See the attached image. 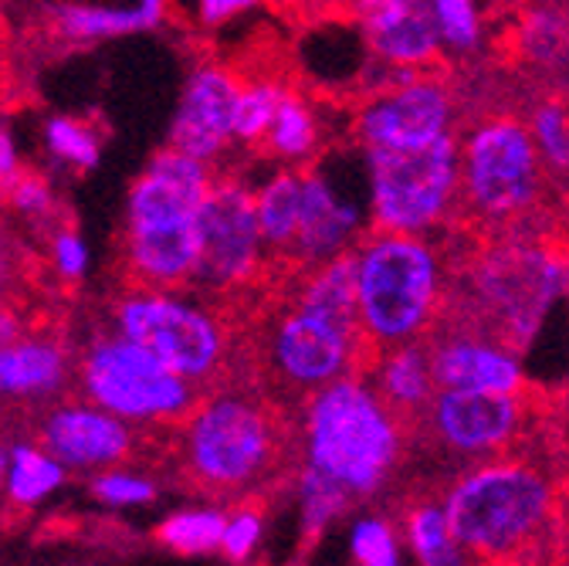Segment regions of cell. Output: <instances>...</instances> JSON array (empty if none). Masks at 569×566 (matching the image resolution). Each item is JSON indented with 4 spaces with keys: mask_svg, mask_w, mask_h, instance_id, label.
<instances>
[{
    "mask_svg": "<svg viewBox=\"0 0 569 566\" xmlns=\"http://www.w3.org/2000/svg\"><path fill=\"white\" fill-rule=\"evenodd\" d=\"M258 360L274 390L299 404L336 380L367 374L373 349L356 319L349 255L292 275V292L261 332Z\"/></svg>",
    "mask_w": 569,
    "mask_h": 566,
    "instance_id": "6da1fadb",
    "label": "cell"
},
{
    "mask_svg": "<svg viewBox=\"0 0 569 566\" xmlns=\"http://www.w3.org/2000/svg\"><path fill=\"white\" fill-rule=\"evenodd\" d=\"M173 441L187 481L210 503L254 499L289 468L296 448L292 420L281 407L234 380L203 390L173 428Z\"/></svg>",
    "mask_w": 569,
    "mask_h": 566,
    "instance_id": "7a4b0ae2",
    "label": "cell"
},
{
    "mask_svg": "<svg viewBox=\"0 0 569 566\" xmlns=\"http://www.w3.org/2000/svg\"><path fill=\"white\" fill-rule=\"evenodd\" d=\"M292 435L299 465L363 506L393 488L413 441L410 428L377 397L363 374L309 394L299 404Z\"/></svg>",
    "mask_w": 569,
    "mask_h": 566,
    "instance_id": "3957f363",
    "label": "cell"
},
{
    "mask_svg": "<svg viewBox=\"0 0 569 566\" xmlns=\"http://www.w3.org/2000/svg\"><path fill=\"white\" fill-rule=\"evenodd\" d=\"M569 296V255L532 231L488 235L465 265V289L448 286L445 322L468 326L516 357L536 342Z\"/></svg>",
    "mask_w": 569,
    "mask_h": 566,
    "instance_id": "277c9868",
    "label": "cell"
},
{
    "mask_svg": "<svg viewBox=\"0 0 569 566\" xmlns=\"http://www.w3.org/2000/svg\"><path fill=\"white\" fill-rule=\"evenodd\" d=\"M438 503L475 566H519L552 533L559 488L539 461L502 455L461 468Z\"/></svg>",
    "mask_w": 569,
    "mask_h": 566,
    "instance_id": "5b68a950",
    "label": "cell"
},
{
    "mask_svg": "<svg viewBox=\"0 0 569 566\" xmlns=\"http://www.w3.org/2000/svg\"><path fill=\"white\" fill-rule=\"evenodd\" d=\"M213 167L170 147L153 153L129 187L122 215L126 286L180 292L197 271V218L213 183Z\"/></svg>",
    "mask_w": 569,
    "mask_h": 566,
    "instance_id": "8992f818",
    "label": "cell"
},
{
    "mask_svg": "<svg viewBox=\"0 0 569 566\" xmlns=\"http://www.w3.org/2000/svg\"><path fill=\"white\" fill-rule=\"evenodd\" d=\"M356 319L373 352L423 342L445 316L451 261L431 238L367 231L349 251Z\"/></svg>",
    "mask_w": 569,
    "mask_h": 566,
    "instance_id": "52a82bcc",
    "label": "cell"
},
{
    "mask_svg": "<svg viewBox=\"0 0 569 566\" xmlns=\"http://www.w3.org/2000/svg\"><path fill=\"white\" fill-rule=\"evenodd\" d=\"M546 190L549 173L526 119L498 112L458 132V221L485 235L529 231Z\"/></svg>",
    "mask_w": 569,
    "mask_h": 566,
    "instance_id": "ba28073f",
    "label": "cell"
},
{
    "mask_svg": "<svg viewBox=\"0 0 569 566\" xmlns=\"http://www.w3.org/2000/svg\"><path fill=\"white\" fill-rule=\"evenodd\" d=\"M109 332L147 349L170 374L200 394L228 384L234 367L231 319L197 292H163L126 286L109 306Z\"/></svg>",
    "mask_w": 569,
    "mask_h": 566,
    "instance_id": "9c48e42d",
    "label": "cell"
},
{
    "mask_svg": "<svg viewBox=\"0 0 569 566\" xmlns=\"http://www.w3.org/2000/svg\"><path fill=\"white\" fill-rule=\"evenodd\" d=\"M82 400L112 414L129 428H177L193 410L200 390L170 374L147 349L116 332H96L76 357Z\"/></svg>",
    "mask_w": 569,
    "mask_h": 566,
    "instance_id": "30bf717a",
    "label": "cell"
},
{
    "mask_svg": "<svg viewBox=\"0 0 569 566\" xmlns=\"http://www.w3.org/2000/svg\"><path fill=\"white\" fill-rule=\"evenodd\" d=\"M360 153L370 231L435 238L458 221V136L423 153Z\"/></svg>",
    "mask_w": 569,
    "mask_h": 566,
    "instance_id": "8fae6325",
    "label": "cell"
},
{
    "mask_svg": "<svg viewBox=\"0 0 569 566\" xmlns=\"http://www.w3.org/2000/svg\"><path fill=\"white\" fill-rule=\"evenodd\" d=\"M268 255L254 221L251 183L238 173H213L197 218V271L200 299L221 306L224 299L248 296L268 275Z\"/></svg>",
    "mask_w": 569,
    "mask_h": 566,
    "instance_id": "7c38bea8",
    "label": "cell"
},
{
    "mask_svg": "<svg viewBox=\"0 0 569 566\" xmlns=\"http://www.w3.org/2000/svg\"><path fill=\"white\" fill-rule=\"evenodd\" d=\"M352 147L367 153H423L458 136V96L435 72H387L352 112Z\"/></svg>",
    "mask_w": 569,
    "mask_h": 566,
    "instance_id": "4fadbf2b",
    "label": "cell"
},
{
    "mask_svg": "<svg viewBox=\"0 0 569 566\" xmlns=\"http://www.w3.org/2000/svg\"><path fill=\"white\" fill-rule=\"evenodd\" d=\"M356 173H363V153L349 173L339 170V153H322L312 167L299 170V231L289 261H284V268H292V275L346 258L370 231L367 183L356 187Z\"/></svg>",
    "mask_w": 569,
    "mask_h": 566,
    "instance_id": "5bb4252c",
    "label": "cell"
},
{
    "mask_svg": "<svg viewBox=\"0 0 569 566\" xmlns=\"http://www.w3.org/2000/svg\"><path fill=\"white\" fill-rule=\"evenodd\" d=\"M529 428V400L502 394H461L438 390L413 424V441L431 445L435 451L478 465L488 458L509 455Z\"/></svg>",
    "mask_w": 569,
    "mask_h": 566,
    "instance_id": "9a60e30c",
    "label": "cell"
},
{
    "mask_svg": "<svg viewBox=\"0 0 569 566\" xmlns=\"http://www.w3.org/2000/svg\"><path fill=\"white\" fill-rule=\"evenodd\" d=\"M241 92V72L221 58L200 61L180 92L167 147L218 170L234 150V102Z\"/></svg>",
    "mask_w": 569,
    "mask_h": 566,
    "instance_id": "2e32d148",
    "label": "cell"
},
{
    "mask_svg": "<svg viewBox=\"0 0 569 566\" xmlns=\"http://www.w3.org/2000/svg\"><path fill=\"white\" fill-rule=\"evenodd\" d=\"M38 445L64 468L99 475L109 468H122L136 458L139 431L99 410L96 404L71 397L51 404L38 420Z\"/></svg>",
    "mask_w": 569,
    "mask_h": 566,
    "instance_id": "e0dca14e",
    "label": "cell"
},
{
    "mask_svg": "<svg viewBox=\"0 0 569 566\" xmlns=\"http://www.w3.org/2000/svg\"><path fill=\"white\" fill-rule=\"evenodd\" d=\"M431 377L438 390H461V394H502L522 397L529 390V374L522 357L502 342H495L468 326L438 322L435 332L423 339Z\"/></svg>",
    "mask_w": 569,
    "mask_h": 566,
    "instance_id": "ac0fdd59",
    "label": "cell"
},
{
    "mask_svg": "<svg viewBox=\"0 0 569 566\" xmlns=\"http://www.w3.org/2000/svg\"><path fill=\"white\" fill-rule=\"evenodd\" d=\"M352 24L367 54L387 72H435L441 44L431 21V0H370L352 8Z\"/></svg>",
    "mask_w": 569,
    "mask_h": 566,
    "instance_id": "d6986e66",
    "label": "cell"
},
{
    "mask_svg": "<svg viewBox=\"0 0 569 566\" xmlns=\"http://www.w3.org/2000/svg\"><path fill=\"white\" fill-rule=\"evenodd\" d=\"M41 14L54 41L96 44L126 34L157 31L170 18V8L163 0H132V4H44Z\"/></svg>",
    "mask_w": 569,
    "mask_h": 566,
    "instance_id": "ffe728a7",
    "label": "cell"
},
{
    "mask_svg": "<svg viewBox=\"0 0 569 566\" xmlns=\"http://www.w3.org/2000/svg\"><path fill=\"white\" fill-rule=\"evenodd\" d=\"M76 377V357L54 336L28 332L0 346V400H48Z\"/></svg>",
    "mask_w": 569,
    "mask_h": 566,
    "instance_id": "44dd1931",
    "label": "cell"
},
{
    "mask_svg": "<svg viewBox=\"0 0 569 566\" xmlns=\"http://www.w3.org/2000/svg\"><path fill=\"white\" fill-rule=\"evenodd\" d=\"M363 377L370 380L377 397L407 424L410 431H413L417 417L423 414V407L431 404V397L438 394L423 342H407V346L373 352V360H370Z\"/></svg>",
    "mask_w": 569,
    "mask_h": 566,
    "instance_id": "7402d4cb",
    "label": "cell"
},
{
    "mask_svg": "<svg viewBox=\"0 0 569 566\" xmlns=\"http://www.w3.org/2000/svg\"><path fill=\"white\" fill-rule=\"evenodd\" d=\"M322 147L326 126L319 102H312L302 89L289 86L261 143V153H268V160H274V167L281 170H306L322 157Z\"/></svg>",
    "mask_w": 569,
    "mask_h": 566,
    "instance_id": "603a6c76",
    "label": "cell"
},
{
    "mask_svg": "<svg viewBox=\"0 0 569 566\" xmlns=\"http://www.w3.org/2000/svg\"><path fill=\"white\" fill-rule=\"evenodd\" d=\"M251 197H254V221L268 265H284L299 231V200H302L299 170L274 167L261 183H251Z\"/></svg>",
    "mask_w": 569,
    "mask_h": 566,
    "instance_id": "cb8c5ba5",
    "label": "cell"
},
{
    "mask_svg": "<svg viewBox=\"0 0 569 566\" xmlns=\"http://www.w3.org/2000/svg\"><path fill=\"white\" fill-rule=\"evenodd\" d=\"M393 519L400 526L403 549L413 556V566H475L471 556L455 543L438 495H407Z\"/></svg>",
    "mask_w": 569,
    "mask_h": 566,
    "instance_id": "d4e9b609",
    "label": "cell"
},
{
    "mask_svg": "<svg viewBox=\"0 0 569 566\" xmlns=\"http://www.w3.org/2000/svg\"><path fill=\"white\" fill-rule=\"evenodd\" d=\"M68 471L38 445V441H11L8 468L0 478V499L14 509H38L54 491H61Z\"/></svg>",
    "mask_w": 569,
    "mask_h": 566,
    "instance_id": "484cf974",
    "label": "cell"
},
{
    "mask_svg": "<svg viewBox=\"0 0 569 566\" xmlns=\"http://www.w3.org/2000/svg\"><path fill=\"white\" fill-rule=\"evenodd\" d=\"M228 509L221 503H193L167 513L157 523V543L177 556H210L221 546Z\"/></svg>",
    "mask_w": 569,
    "mask_h": 566,
    "instance_id": "4316f807",
    "label": "cell"
},
{
    "mask_svg": "<svg viewBox=\"0 0 569 566\" xmlns=\"http://www.w3.org/2000/svg\"><path fill=\"white\" fill-rule=\"evenodd\" d=\"M292 488H296V509H299V536H302V546H316L356 506L342 488H336L332 481H326L322 475H316V471H309L302 465L292 468Z\"/></svg>",
    "mask_w": 569,
    "mask_h": 566,
    "instance_id": "83f0119b",
    "label": "cell"
},
{
    "mask_svg": "<svg viewBox=\"0 0 569 566\" xmlns=\"http://www.w3.org/2000/svg\"><path fill=\"white\" fill-rule=\"evenodd\" d=\"M41 143L51 167L64 173H89L102 160V129L86 116H51L41 126Z\"/></svg>",
    "mask_w": 569,
    "mask_h": 566,
    "instance_id": "f1b7e54d",
    "label": "cell"
},
{
    "mask_svg": "<svg viewBox=\"0 0 569 566\" xmlns=\"http://www.w3.org/2000/svg\"><path fill=\"white\" fill-rule=\"evenodd\" d=\"M0 210H4L14 225L21 221L41 235L64 225L54 180L41 170H31V167H24L4 190H0Z\"/></svg>",
    "mask_w": 569,
    "mask_h": 566,
    "instance_id": "f546056e",
    "label": "cell"
},
{
    "mask_svg": "<svg viewBox=\"0 0 569 566\" xmlns=\"http://www.w3.org/2000/svg\"><path fill=\"white\" fill-rule=\"evenodd\" d=\"M346 546L352 566H407V549L393 513H356L346 529Z\"/></svg>",
    "mask_w": 569,
    "mask_h": 566,
    "instance_id": "4dcf8cb0",
    "label": "cell"
},
{
    "mask_svg": "<svg viewBox=\"0 0 569 566\" xmlns=\"http://www.w3.org/2000/svg\"><path fill=\"white\" fill-rule=\"evenodd\" d=\"M284 92H289V82L278 76H241V92L234 102V147L261 150Z\"/></svg>",
    "mask_w": 569,
    "mask_h": 566,
    "instance_id": "1f68e13d",
    "label": "cell"
},
{
    "mask_svg": "<svg viewBox=\"0 0 569 566\" xmlns=\"http://www.w3.org/2000/svg\"><path fill=\"white\" fill-rule=\"evenodd\" d=\"M526 129L549 177H569V99L546 96L532 106Z\"/></svg>",
    "mask_w": 569,
    "mask_h": 566,
    "instance_id": "d6a6232c",
    "label": "cell"
},
{
    "mask_svg": "<svg viewBox=\"0 0 569 566\" xmlns=\"http://www.w3.org/2000/svg\"><path fill=\"white\" fill-rule=\"evenodd\" d=\"M431 21L441 58H471L485 41V11L475 0H431Z\"/></svg>",
    "mask_w": 569,
    "mask_h": 566,
    "instance_id": "836d02e7",
    "label": "cell"
},
{
    "mask_svg": "<svg viewBox=\"0 0 569 566\" xmlns=\"http://www.w3.org/2000/svg\"><path fill=\"white\" fill-rule=\"evenodd\" d=\"M89 495L112 513H129V509H147L160 499V481L157 475L122 465V468H109L89 478Z\"/></svg>",
    "mask_w": 569,
    "mask_h": 566,
    "instance_id": "e575fe53",
    "label": "cell"
},
{
    "mask_svg": "<svg viewBox=\"0 0 569 566\" xmlns=\"http://www.w3.org/2000/svg\"><path fill=\"white\" fill-rule=\"evenodd\" d=\"M264 539H268V516L254 499H244L228 509L218 553L234 566H248L261 553Z\"/></svg>",
    "mask_w": 569,
    "mask_h": 566,
    "instance_id": "d590c367",
    "label": "cell"
},
{
    "mask_svg": "<svg viewBox=\"0 0 569 566\" xmlns=\"http://www.w3.org/2000/svg\"><path fill=\"white\" fill-rule=\"evenodd\" d=\"M519 51L539 68H549L569 58V18L559 14L556 8H539L536 14L522 21Z\"/></svg>",
    "mask_w": 569,
    "mask_h": 566,
    "instance_id": "8d00e7d4",
    "label": "cell"
},
{
    "mask_svg": "<svg viewBox=\"0 0 569 566\" xmlns=\"http://www.w3.org/2000/svg\"><path fill=\"white\" fill-rule=\"evenodd\" d=\"M44 265L61 286H79V281L89 278V268H92L89 241L68 221L58 225L54 231L44 235Z\"/></svg>",
    "mask_w": 569,
    "mask_h": 566,
    "instance_id": "74e56055",
    "label": "cell"
},
{
    "mask_svg": "<svg viewBox=\"0 0 569 566\" xmlns=\"http://www.w3.org/2000/svg\"><path fill=\"white\" fill-rule=\"evenodd\" d=\"M28 251L21 245L18 225L0 210V302H11V292L18 289V281L24 275Z\"/></svg>",
    "mask_w": 569,
    "mask_h": 566,
    "instance_id": "f35d334b",
    "label": "cell"
},
{
    "mask_svg": "<svg viewBox=\"0 0 569 566\" xmlns=\"http://www.w3.org/2000/svg\"><path fill=\"white\" fill-rule=\"evenodd\" d=\"M251 11H254L251 0H200V4H193L197 24L210 28V31H218V28L231 24L234 18H244Z\"/></svg>",
    "mask_w": 569,
    "mask_h": 566,
    "instance_id": "ab89813d",
    "label": "cell"
},
{
    "mask_svg": "<svg viewBox=\"0 0 569 566\" xmlns=\"http://www.w3.org/2000/svg\"><path fill=\"white\" fill-rule=\"evenodd\" d=\"M21 170H24V163H21L18 139H14L11 126H8L4 119H0V190H4Z\"/></svg>",
    "mask_w": 569,
    "mask_h": 566,
    "instance_id": "60d3db41",
    "label": "cell"
},
{
    "mask_svg": "<svg viewBox=\"0 0 569 566\" xmlns=\"http://www.w3.org/2000/svg\"><path fill=\"white\" fill-rule=\"evenodd\" d=\"M21 336H28V329L21 322V312L11 302H0V346H11Z\"/></svg>",
    "mask_w": 569,
    "mask_h": 566,
    "instance_id": "b9f144b4",
    "label": "cell"
}]
</instances>
